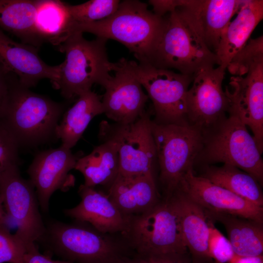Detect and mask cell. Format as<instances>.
<instances>
[{"label": "cell", "mask_w": 263, "mask_h": 263, "mask_svg": "<svg viewBox=\"0 0 263 263\" xmlns=\"http://www.w3.org/2000/svg\"><path fill=\"white\" fill-rule=\"evenodd\" d=\"M23 263H73L65 260H55L41 254L37 246L28 250L24 255Z\"/></svg>", "instance_id": "obj_36"}, {"label": "cell", "mask_w": 263, "mask_h": 263, "mask_svg": "<svg viewBox=\"0 0 263 263\" xmlns=\"http://www.w3.org/2000/svg\"><path fill=\"white\" fill-rule=\"evenodd\" d=\"M164 18L161 34L147 63L158 68L173 69L192 76L202 69L220 65L217 55L176 10Z\"/></svg>", "instance_id": "obj_5"}, {"label": "cell", "mask_w": 263, "mask_h": 263, "mask_svg": "<svg viewBox=\"0 0 263 263\" xmlns=\"http://www.w3.org/2000/svg\"><path fill=\"white\" fill-rule=\"evenodd\" d=\"M253 136L237 116L228 114L204 134L196 159L207 164L222 163L235 167L263 183V160Z\"/></svg>", "instance_id": "obj_7"}, {"label": "cell", "mask_w": 263, "mask_h": 263, "mask_svg": "<svg viewBox=\"0 0 263 263\" xmlns=\"http://www.w3.org/2000/svg\"><path fill=\"white\" fill-rule=\"evenodd\" d=\"M118 0H91L78 5L67 3V8L77 23H89L104 19L112 15L117 9Z\"/></svg>", "instance_id": "obj_29"}, {"label": "cell", "mask_w": 263, "mask_h": 263, "mask_svg": "<svg viewBox=\"0 0 263 263\" xmlns=\"http://www.w3.org/2000/svg\"><path fill=\"white\" fill-rule=\"evenodd\" d=\"M200 176L257 206L263 207L261 185L252 176L235 167L227 164L219 167H208Z\"/></svg>", "instance_id": "obj_28"}, {"label": "cell", "mask_w": 263, "mask_h": 263, "mask_svg": "<svg viewBox=\"0 0 263 263\" xmlns=\"http://www.w3.org/2000/svg\"><path fill=\"white\" fill-rule=\"evenodd\" d=\"M205 213L210 221H218L224 226L234 256L242 258L262 256L263 224L228 214Z\"/></svg>", "instance_id": "obj_25"}, {"label": "cell", "mask_w": 263, "mask_h": 263, "mask_svg": "<svg viewBox=\"0 0 263 263\" xmlns=\"http://www.w3.org/2000/svg\"><path fill=\"white\" fill-rule=\"evenodd\" d=\"M123 237L135 254L142 257L186 254L188 250L177 213L168 200L132 216Z\"/></svg>", "instance_id": "obj_8"}, {"label": "cell", "mask_w": 263, "mask_h": 263, "mask_svg": "<svg viewBox=\"0 0 263 263\" xmlns=\"http://www.w3.org/2000/svg\"><path fill=\"white\" fill-rule=\"evenodd\" d=\"M207 247L209 255L217 263L230 262L234 256L232 246L226 238L208 219Z\"/></svg>", "instance_id": "obj_31"}, {"label": "cell", "mask_w": 263, "mask_h": 263, "mask_svg": "<svg viewBox=\"0 0 263 263\" xmlns=\"http://www.w3.org/2000/svg\"><path fill=\"white\" fill-rule=\"evenodd\" d=\"M128 263H147V262L144 258L136 254Z\"/></svg>", "instance_id": "obj_40"}, {"label": "cell", "mask_w": 263, "mask_h": 263, "mask_svg": "<svg viewBox=\"0 0 263 263\" xmlns=\"http://www.w3.org/2000/svg\"><path fill=\"white\" fill-rule=\"evenodd\" d=\"M263 55V37L250 39L234 56L226 69L234 76H240L244 67L257 57Z\"/></svg>", "instance_id": "obj_32"}, {"label": "cell", "mask_w": 263, "mask_h": 263, "mask_svg": "<svg viewBox=\"0 0 263 263\" xmlns=\"http://www.w3.org/2000/svg\"><path fill=\"white\" fill-rule=\"evenodd\" d=\"M65 108L64 103L23 86L17 78L9 90L0 122L19 148L34 147L56 138V129Z\"/></svg>", "instance_id": "obj_1"}, {"label": "cell", "mask_w": 263, "mask_h": 263, "mask_svg": "<svg viewBox=\"0 0 263 263\" xmlns=\"http://www.w3.org/2000/svg\"><path fill=\"white\" fill-rule=\"evenodd\" d=\"M8 216L6 213L1 196L0 194V225L6 224Z\"/></svg>", "instance_id": "obj_39"}, {"label": "cell", "mask_w": 263, "mask_h": 263, "mask_svg": "<svg viewBox=\"0 0 263 263\" xmlns=\"http://www.w3.org/2000/svg\"><path fill=\"white\" fill-rule=\"evenodd\" d=\"M221 66L201 70L194 76L187 96V120L204 134L226 117L228 104L222 83Z\"/></svg>", "instance_id": "obj_12"}, {"label": "cell", "mask_w": 263, "mask_h": 263, "mask_svg": "<svg viewBox=\"0 0 263 263\" xmlns=\"http://www.w3.org/2000/svg\"><path fill=\"white\" fill-rule=\"evenodd\" d=\"M78 193L80 203L65 209V215L76 222L87 223L103 233H119L123 236L127 233L132 216L123 214L107 194L83 184L80 186Z\"/></svg>", "instance_id": "obj_18"}, {"label": "cell", "mask_w": 263, "mask_h": 263, "mask_svg": "<svg viewBox=\"0 0 263 263\" xmlns=\"http://www.w3.org/2000/svg\"><path fill=\"white\" fill-rule=\"evenodd\" d=\"M38 3L39 0H0V29L38 49L44 42L36 26Z\"/></svg>", "instance_id": "obj_26"}, {"label": "cell", "mask_w": 263, "mask_h": 263, "mask_svg": "<svg viewBox=\"0 0 263 263\" xmlns=\"http://www.w3.org/2000/svg\"><path fill=\"white\" fill-rule=\"evenodd\" d=\"M243 2V0H182L176 10L216 54L224 30Z\"/></svg>", "instance_id": "obj_17"}, {"label": "cell", "mask_w": 263, "mask_h": 263, "mask_svg": "<svg viewBox=\"0 0 263 263\" xmlns=\"http://www.w3.org/2000/svg\"><path fill=\"white\" fill-rule=\"evenodd\" d=\"M27 249L5 224L0 225V263H23Z\"/></svg>", "instance_id": "obj_30"}, {"label": "cell", "mask_w": 263, "mask_h": 263, "mask_svg": "<svg viewBox=\"0 0 263 263\" xmlns=\"http://www.w3.org/2000/svg\"><path fill=\"white\" fill-rule=\"evenodd\" d=\"M79 158L62 145L36 155L27 173L42 211H48L50 198L56 191H65L74 186L75 178L69 172L75 169Z\"/></svg>", "instance_id": "obj_15"}, {"label": "cell", "mask_w": 263, "mask_h": 263, "mask_svg": "<svg viewBox=\"0 0 263 263\" xmlns=\"http://www.w3.org/2000/svg\"><path fill=\"white\" fill-rule=\"evenodd\" d=\"M134 75L152 103L155 121L181 123L187 120V96L193 76L128 60Z\"/></svg>", "instance_id": "obj_9"}, {"label": "cell", "mask_w": 263, "mask_h": 263, "mask_svg": "<svg viewBox=\"0 0 263 263\" xmlns=\"http://www.w3.org/2000/svg\"><path fill=\"white\" fill-rule=\"evenodd\" d=\"M102 143L89 154L79 157L75 169L84 178V185L95 187L108 186L114 181L119 172V161L116 143L108 138H99Z\"/></svg>", "instance_id": "obj_24"}, {"label": "cell", "mask_w": 263, "mask_h": 263, "mask_svg": "<svg viewBox=\"0 0 263 263\" xmlns=\"http://www.w3.org/2000/svg\"><path fill=\"white\" fill-rule=\"evenodd\" d=\"M227 113L250 128L259 150H263V56L254 60L243 76H231L224 91Z\"/></svg>", "instance_id": "obj_13"}, {"label": "cell", "mask_w": 263, "mask_h": 263, "mask_svg": "<svg viewBox=\"0 0 263 263\" xmlns=\"http://www.w3.org/2000/svg\"><path fill=\"white\" fill-rule=\"evenodd\" d=\"M164 17L150 10L146 3L136 0L120 2L117 10L99 21L77 23L74 32H87L120 42L134 54L139 62L149 61L161 34Z\"/></svg>", "instance_id": "obj_3"}, {"label": "cell", "mask_w": 263, "mask_h": 263, "mask_svg": "<svg viewBox=\"0 0 263 263\" xmlns=\"http://www.w3.org/2000/svg\"><path fill=\"white\" fill-rule=\"evenodd\" d=\"M0 194L8 217L17 225L15 234L28 251L41 239L46 226L35 189L29 180L21 176L18 165L0 173Z\"/></svg>", "instance_id": "obj_11"}, {"label": "cell", "mask_w": 263, "mask_h": 263, "mask_svg": "<svg viewBox=\"0 0 263 263\" xmlns=\"http://www.w3.org/2000/svg\"><path fill=\"white\" fill-rule=\"evenodd\" d=\"M107 194L120 211L129 216L145 212L159 202L154 175L150 174H118Z\"/></svg>", "instance_id": "obj_21"}, {"label": "cell", "mask_w": 263, "mask_h": 263, "mask_svg": "<svg viewBox=\"0 0 263 263\" xmlns=\"http://www.w3.org/2000/svg\"><path fill=\"white\" fill-rule=\"evenodd\" d=\"M150 115L145 111L134 122L127 124L102 121L99 138H108L117 144L119 161L118 174L125 176L153 174L157 161L151 132Z\"/></svg>", "instance_id": "obj_10"}, {"label": "cell", "mask_w": 263, "mask_h": 263, "mask_svg": "<svg viewBox=\"0 0 263 263\" xmlns=\"http://www.w3.org/2000/svg\"><path fill=\"white\" fill-rule=\"evenodd\" d=\"M185 255V254H172L143 258L146 260L147 263H187Z\"/></svg>", "instance_id": "obj_37"}, {"label": "cell", "mask_w": 263, "mask_h": 263, "mask_svg": "<svg viewBox=\"0 0 263 263\" xmlns=\"http://www.w3.org/2000/svg\"><path fill=\"white\" fill-rule=\"evenodd\" d=\"M177 189L206 212L231 214L263 224V207L257 206L205 178L194 175L192 169L184 176Z\"/></svg>", "instance_id": "obj_16"}, {"label": "cell", "mask_w": 263, "mask_h": 263, "mask_svg": "<svg viewBox=\"0 0 263 263\" xmlns=\"http://www.w3.org/2000/svg\"><path fill=\"white\" fill-rule=\"evenodd\" d=\"M102 96L92 90L77 96L72 107L65 112L56 128L55 135L61 145L71 149L74 147L89 124L96 116L104 113Z\"/></svg>", "instance_id": "obj_23"}, {"label": "cell", "mask_w": 263, "mask_h": 263, "mask_svg": "<svg viewBox=\"0 0 263 263\" xmlns=\"http://www.w3.org/2000/svg\"><path fill=\"white\" fill-rule=\"evenodd\" d=\"M114 75L102 87L104 113L115 123L127 124L134 122L146 111L149 97L131 69L128 60L122 58L116 63Z\"/></svg>", "instance_id": "obj_14"}, {"label": "cell", "mask_w": 263, "mask_h": 263, "mask_svg": "<svg viewBox=\"0 0 263 263\" xmlns=\"http://www.w3.org/2000/svg\"><path fill=\"white\" fill-rule=\"evenodd\" d=\"M263 18V0H243L236 17L222 34L216 52L219 66L226 69L234 56L245 45Z\"/></svg>", "instance_id": "obj_22"}, {"label": "cell", "mask_w": 263, "mask_h": 263, "mask_svg": "<svg viewBox=\"0 0 263 263\" xmlns=\"http://www.w3.org/2000/svg\"><path fill=\"white\" fill-rule=\"evenodd\" d=\"M182 0H150L149 3L153 7V12L156 15L163 17L166 14L174 11L179 7Z\"/></svg>", "instance_id": "obj_35"}, {"label": "cell", "mask_w": 263, "mask_h": 263, "mask_svg": "<svg viewBox=\"0 0 263 263\" xmlns=\"http://www.w3.org/2000/svg\"><path fill=\"white\" fill-rule=\"evenodd\" d=\"M231 263H263V256L258 257L242 258L234 256Z\"/></svg>", "instance_id": "obj_38"}, {"label": "cell", "mask_w": 263, "mask_h": 263, "mask_svg": "<svg viewBox=\"0 0 263 263\" xmlns=\"http://www.w3.org/2000/svg\"><path fill=\"white\" fill-rule=\"evenodd\" d=\"M107 41L100 38L88 40L82 33L75 32L58 46L59 51L65 54L56 86L62 96L67 99L77 97L91 90L94 84L102 86L110 77L116 63L109 60Z\"/></svg>", "instance_id": "obj_4"}, {"label": "cell", "mask_w": 263, "mask_h": 263, "mask_svg": "<svg viewBox=\"0 0 263 263\" xmlns=\"http://www.w3.org/2000/svg\"><path fill=\"white\" fill-rule=\"evenodd\" d=\"M19 147L11 135L0 122V173L18 165Z\"/></svg>", "instance_id": "obj_33"}, {"label": "cell", "mask_w": 263, "mask_h": 263, "mask_svg": "<svg viewBox=\"0 0 263 263\" xmlns=\"http://www.w3.org/2000/svg\"><path fill=\"white\" fill-rule=\"evenodd\" d=\"M17 78V75L7 70L0 63V117L10 87Z\"/></svg>", "instance_id": "obj_34"}, {"label": "cell", "mask_w": 263, "mask_h": 263, "mask_svg": "<svg viewBox=\"0 0 263 263\" xmlns=\"http://www.w3.org/2000/svg\"><path fill=\"white\" fill-rule=\"evenodd\" d=\"M67 4L58 0H39L36 26L43 42L58 46L73 33L74 21Z\"/></svg>", "instance_id": "obj_27"}, {"label": "cell", "mask_w": 263, "mask_h": 263, "mask_svg": "<svg viewBox=\"0 0 263 263\" xmlns=\"http://www.w3.org/2000/svg\"><path fill=\"white\" fill-rule=\"evenodd\" d=\"M101 233L90 225L53 222L39 242L62 260L73 263H128L135 253L124 240Z\"/></svg>", "instance_id": "obj_2"}, {"label": "cell", "mask_w": 263, "mask_h": 263, "mask_svg": "<svg viewBox=\"0 0 263 263\" xmlns=\"http://www.w3.org/2000/svg\"><path fill=\"white\" fill-rule=\"evenodd\" d=\"M178 216L183 241L197 262L211 259L208 250V220L204 210L177 189L167 199Z\"/></svg>", "instance_id": "obj_20"}, {"label": "cell", "mask_w": 263, "mask_h": 263, "mask_svg": "<svg viewBox=\"0 0 263 263\" xmlns=\"http://www.w3.org/2000/svg\"><path fill=\"white\" fill-rule=\"evenodd\" d=\"M151 129L159 178L167 199L177 188L184 176L192 169L202 148L204 134L188 122L161 123L151 120Z\"/></svg>", "instance_id": "obj_6"}, {"label": "cell", "mask_w": 263, "mask_h": 263, "mask_svg": "<svg viewBox=\"0 0 263 263\" xmlns=\"http://www.w3.org/2000/svg\"><path fill=\"white\" fill-rule=\"evenodd\" d=\"M0 63L18 76L20 84L24 87L30 88L40 80L47 78L56 88L60 64L49 65L39 57L38 48L13 40L0 29Z\"/></svg>", "instance_id": "obj_19"}]
</instances>
